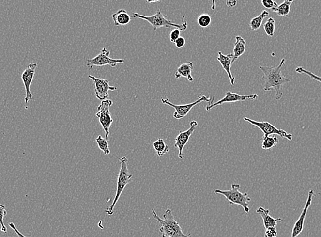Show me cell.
I'll list each match as a JSON object with an SVG mask.
<instances>
[{
	"instance_id": "cell-35",
	"label": "cell",
	"mask_w": 321,
	"mask_h": 237,
	"mask_svg": "<svg viewBox=\"0 0 321 237\" xmlns=\"http://www.w3.org/2000/svg\"><path fill=\"white\" fill-rule=\"evenodd\" d=\"M159 0H155V1H146V2L149 3V4H151V3H157L159 2Z\"/></svg>"
},
{
	"instance_id": "cell-10",
	"label": "cell",
	"mask_w": 321,
	"mask_h": 237,
	"mask_svg": "<svg viewBox=\"0 0 321 237\" xmlns=\"http://www.w3.org/2000/svg\"><path fill=\"white\" fill-rule=\"evenodd\" d=\"M259 96L256 94H252L250 95H240L237 93H233L232 92H227L226 93V96L222 99L214 103V96L212 98V101L209 103V104L206 107L207 111H210L213 108H215L218 106L224 104V103H235V102L245 101L246 100H257Z\"/></svg>"
},
{
	"instance_id": "cell-25",
	"label": "cell",
	"mask_w": 321,
	"mask_h": 237,
	"mask_svg": "<svg viewBox=\"0 0 321 237\" xmlns=\"http://www.w3.org/2000/svg\"><path fill=\"white\" fill-rule=\"evenodd\" d=\"M275 20L273 18H269L264 24V31L269 37H274V32H275Z\"/></svg>"
},
{
	"instance_id": "cell-5",
	"label": "cell",
	"mask_w": 321,
	"mask_h": 237,
	"mask_svg": "<svg viewBox=\"0 0 321 237\" xmlns=\"http://www.w3.org/2000/svg\"><path fill=\"white\" fill-rule=\"evenodd\" d=\"M240 185L238 183H233L232 184L230 190L223 191L220 190H214V192L216 194L222 195L225 197L226 199L229 202L230 205H239L242 207L245 212L246 214L249 213V203L251 201V198L248 196L247 193H241L239 191Z\"/></svg>"
},
{
	"instance_id": "cell-34",
	"label": "cell",
	"mask_w": 321,
	"mask_h": 237,
	"mask_svg": "<svg viewBox=\"0 0 321 237\" xmlns=\"http://www.w3.org/2000/svg\"><path fill=\"white\" fill-rule=\"evenodd\" d=\"M237 1H234V0H232V1H227L226 2V5H227L228 7L229 8H234L237 6Z\"/></svg>"
},
{
	"instance_id": "cell-2",
	"label": "cell",
	"mask_w": 321,
	"mask_h": 237,
	"mask_svg": "<svg viewBox=\"0 0 321 237\" xmlns=\"http://www.w3.org/2000/svg\"><path fill=\"white\" fill-rule=\"evenodd\" d=\"M153 218L155 219L159 225V232L162 237H190L191 234L186 235L183 232L182 228L180 226L179 222L176 221L173 215L172 211L168 208L164 215V219L156 213L155 210L152 208Z\"/></svg>"
},
{
	"instance_id": "cell-16",
	"label": "cell",
	"mask_w": 321,
	"mask_h": 237,
	"mask_svg": "<svg viewBox=\"0 0 321 237\" xmlns=\"http://www.w3.org/2000/svg\"><path fill=\"white\" fill-rule=\"evenodd\" d=\"M256 213H259L261 218H262L265 229L269 228V227H276L278 222L282 221V218H274L270 216V215H269L270 211L268 209H264L263 207H259L256 211Z\"/></svg>"
},
{
	"instance_id": "cell-11",
	"label": "cell",
	"mask_w": 321,
	"mask_h": 237,
	"mask_svg": "<svg viewBox=\"0 0 321 237\" xmlns=\"http://www.w3.org/2000/svg\"><path fill=\"white\" fill-rule=\"evenodd\" d=\"M90 79L92 80L94 83V92H95V96L100 101H105L109 98L108 92L109 91H115L117 90V88L114 86H111L109 85V81L107 79H101V78H96V77L88 76Z\"/></svg>"
},
{
	"instance_id": "cell-23",
	"label": "cell",
	"mask_w": 321,
	"mask_h": 237,
	"mask_svg": "<svg viewBox=\"0 0 321 237\" xmlns=\"http://www.w3.org/2000/svg\"><path fill=\"white\" fill-rule=\"evenodd\" d=\"M153 145V148L157 152V154L159 157H162L163 155L168 153L169 152L168 146L166 144L163 139L156 140Z\"/></svg>"
},
{
	"instance_id": "cell-27",
	"label": "cell",
	"mask_w": 321,
	"mask_h": 237,
	"mask_svg": "<svg viewBox=\"0 0 321 237\" xmlns=\"http://www.w3.org/2000/svg\"><path fill=\"white\" fill-rule=\"evenodd\" d=\"M7 215V211L4 205H0V224H1V230L3 233H7V228L4 224V218Z\"/></svg>"
},
{
	"instance_id": "cell-13",
	"label": "cell",
	"mask_w": 321,
	"mask_h": 237,
	"mask_svg": "<svg viewBox=\"0 0 321 237\" xmlns=\"http://www.w3.org/2000/svg\"><path fill=\"white\" fill-rule=\"evenodd\" d=\"M37 66V63H31V64H28L27 67L23 71L22 75H21V79H22L25 89H26L25 102H26V104L29 102L30 100L33 98V95L31 91V86L32 80L34 79L35 72H36Z\"/></svg>"
},
{
	"instance_id": "cell-26",
	"label": "cell",
	"mask_w": 321,
	"mask_h": 237,
	"mask_svg": "<svg viewBox=\"0 0 321 237\" xmlns=\"http://www.w3.org/2000/svg\"><path fill=\"white\" fill-rule=\"evenodd\" d=\"M198 24L202 28H208L211 23V16L208 14H202L197 19Z\"/></svg>"
},
{
	"instance_id": "cell-18",
	"label": "cell",
	"mask_w": 321,
	"mask_h": 237,
	"mask_svg": "<svg viewBox=\"0 0 321 237\" xmlns=\"http://www.w3.org/2000/svg\"><path fill=\"white\" fill-rule=\"evenodd\" d=\"M116 26H124L130 23L131 18L124 9H120L111 16Z\"/></svg>"
},
{
	"instance_id": "cell-33",
	"label": "cell",
	"mask_w": 321,
	"mask_h": 237,
	"mask_svg": "<svg viewBox=\"0 0 321 237\" xmlns=\"http://www.w3.org/2000/svg\"><path fill=\"white\" fill-rule=\"evenodd\" d=\"M8 225H9V226L11 227L12 229L14 230L15 233L16 234V235H18V237H27L25 236L24 235H23L22 233H20V232L19 231V230H18L17 228H16V226H15L14 223H10L9 224H8Z\"/></svg>"
},
{
	"instance_id": "cell-20",
	"label": "cell",
	"mask_w": 321,
	"mask_h": 237,
	"mask_svg": "<svg viewBox=\"0 0 321 237\" xmlns=\"http://www.w3.org/2000/svg\"><path fill=\"white\" fill-rule=\"evenodd\" d=\"M293 3L292 0H286L277 7L274 8L272 11L277 13L279 16H287L290 13L291 4Z\"/></svg>"
},
{
	"instance_id": "cell-19",
	"label": "cell",
	"mask_w": 321,
	"mask_h": 237,
	"mask_svg": "<svg viewBox=\"0 0 321 237\" xmlns=\"http://www.w3.org/2000/svg\"><path fill=\"white\" fill-rule=\"evenodd\" d=\"M246 41L244 38L240 36H237L236 37V42L234 43L233 49V61L232 63L237 61L239 57L242 56L245 51Z\"/></svg>"
},
{
	"instance_id": "cell-22",
	"label": "cell",
	"mask_w": 321,
	"mask_h": 237,
	"mask_svg": "<svg viewBox=\"0 0 321 237\" xmlns=\"http://www.w3.org/2000/svg\"><path fill=\"white\" fill-rule=\"evenodd\" d=\"M278 142V138L275 135L269 136H264L262 137V148L263 150L272 149L274 147L277 146Z\"/></svg>"
},
{
	"instance_id": "cell-24",
	"label": "cell",
	"mask_w": 321,
	"mask_h": 237,
	"mask_svg": "<svg viewBox=\"0 0 321 237\" xmlns=\"http://www.w3.org/2000/svg\"><path fill=\"white\" fill-rule=\"evenodd\" d=\"M96 142L97 143L99 149L104 152L105 155L110 154L109 144H108L107 140L106 138H103L101 136H99L96 138Z\"/></svg>"
},
{
	"instance_id": "cell-14",
	"label": "cell",
	"mask_w": 321,
	"mask_h": 237,
	"mask_svg": "<svg viewBox=\"0 0 321 237\" xmlns=\"http://www.w3.org/2000/svg\"><path fill=\"white\" fill-rule=\"evenodd\" d=\"M314 195H315V193H314V190H311L309 191L308 196H307V199L306 200L305 206H304V209H303L298 220L294 223L290 237H298L302 233L303 230H304V221H305L306 215H307V211H308L311 204H312V198H313Z\"/></svg>"
},
{
	"instance_id": "cell-1",
	"label": "cell",
	"mask_w": 321,
	"mask_h": 237,
	"mask_svg": "<svg viewBox=\"0 0 321 237\" xmlns=\"http://www.w3.org/2000/svg\"><path fill=\"white\" fill-rule=\"evenodd\" d=\"M286 60L283 58L277 66H260L259 68L263 73L262 81H263L264 91H270L274 90L275 92V99L279 101L283 95L284 85L290 82V79H288L282 75V67L285 64Z\"/></svg>"
},
{
	"instance_id": "cell-7",
	"label": "cell",
	"mask_w": 321,
	"mask_h": 237,
	"mask_svg": "<svg viewBox=\"0 0 321 237\" xmlns=\"http://www.w3.org/2000/svg\"><path fill=\"white\" fill-rule=\"evenodd\" d=\"M213 98V97H212ZM212 98H207V96L202 95V94L199 95V98H198L197 101L195 102H193V103H189V104L185 105H176L174 103H171L169 101V98H161V102L165 105H168L172 107L175 110L173 116L176 119L180 120L182 119L183 118L187 116L188 113H189V111H191V110L194 108V106H196V105L199 104L202 101H207L210 102L212 101Z\"/></svg>"
},
{
	"instance_id": "cell-12",
	"label": "cell",
	"mask_w": 321,
	"mask_h": 237,
	"mask_svg": "<svg viewBox=\"0 0 321 237\" xmlns=\"http://www.w3.org/2000/svg\"><path fill=\"white\" fill-rule=\"evenodd\" d=\"M198 122L196 121H192L191 122L190 127L185 131H180L179 134L175 138V144L174 147L179 149V158L181 159L184 158V155L183 153L184 146H186L188 142H189V138L192 133L195 131L196 127L198 126Z\"/></svg>"
},
{
	"instance_id": "cell-15",
	"label": "cell",
	"mask_w": 321,
	"mask_h": 237,
	"mask_svg": "<svg viewBox=\"0 0 321 237\" xmlns=\"http://www.w3.org/2000/svg\"><path fill=\"white\" fill-rule=\"evenodd\" d=\"M217 60L222 65L224 71L227 73L231 85L234 86L235 83V78L232 76V72H231V66H232V61H233V54L229 53V55H224L221 51H219Z\"/></svg>"
},
{
	"instance_id": "cell-30",
	"label": "cell",
	"mask_w": 321,
	"mask_h": 237,
	"mask_svg": "<svg viewBox=\"0 0 321 237\" xmlns=\"http://www.w3.org/2000/svg\"><path fill=\"white\" fill-rule=\"evenodd\" d=\"M180 37H181V31L177 29V28L173 30V31L171 32L170 34H169V40H170L171 43H175L176 40Z\"/></svg>"
},
{
	"instance_id": "cell-6",
	"label": "cell",
	"mask_w": 321,
	"mask_h": 237,
	"mask_svg": "<svg viewBox=\"0 0 321 237\" xmlns=\"http://www.w3.org/2000/svg\"><path fill=\"white\" fill-rule=\"evenodd\" d=\"M112 104L113 101L110 99L101 101V104L98 106V112L96 113V116L99 118L100 124L104 128L106 139L107 140L109 135V129L113 123V118L109 110Z\"/></svg>"
},
{
	"instance_id": "cell-32",
	"label": "cell",
	"mask_w": 321,
	"mask_h": 237,
	"mask_svg": "<svg viewBox=\"0 0 321 237\" xmlns=\"http://www.w3.org/2000/svg\"><path fill=\"white\" fill-rule=\"evenodd\" d=\"M174 44H175L176 48H178V49H181V48L183 47L184 45H185V39H184V38L181 37H181L176 40Z\"/></svg>"
},
{
	"instance_id": "cell-28",
	"label": "cell",
	"mask_w": 321,
	"mask_h": 237,
	"mask_svg": "<svg viewBox=\"0 0 321 237\" xmlns=\"http://www.w3.org/2000/svg\"><path fill=\"white\" fill-rule=\"evenodd\" d=\"M296 73L299 74H305L306 76L310 77V78L315 80V81H319L321 83V77L316 76L311 71H307L305 68L303 67H297L295 70Z\"/></svg>"
},
{
	"instance_id": "cell-9",
	"label": "cell",
	"mask_w": 321,
	"mask_h": 237,
	"mask_svg": "<svg viewBox=\"0 0 321 237\" xmlns=\"http://www.w3.org/2000/svg\"><path fill=\"white\" fill-rule=\"evenodd\" d=\"M110 51L106 48H103L101 52L94 58L87 61V67L88 69H92L94 66H104L109 65L111 67H116L117 64L124 63V60L113 59L109 57Z\"/></svg>"
},
{
	"instance_id": "cell-3",
	"label": "cell",
	"mask_w": 321,
	"mask_h": 237,
	"mask_svg": "<svg viewBox=\"0 0 321 237\" xmlns=\"http://www.w3.org/2000/svg\"><path fill=\"white\" fill-rule=\"evenodd\" d=\"M133 18L134 19H140L145 20V21L149 22L151 26H153V30L156 31L158 28H177L181 31H186L188 26L187 21L185 19V16H183L182 23L181 24H177V23L173 22L170 20L168 19L163 14L162 12L159 8H158L157 13L151 16H142V15L139 14V13H133Z\"/></svg>"
},
{
	"instance_id": "cell-8",
	"label": "cell",
	"mask_w": 321,
	"mask_h": 237,
	"mask_svg": "<svg viewBox=\"0 0 321 237\" xmlns=\"http://www.w3.org/2000/svg\"><path fill=\"white\" fill-rule=\"evenodd\" d=\"M244 120L259 128V129L263 132L264 136H272V135H275V136H279L282 137V138H286L289 141H291L293 138V136L291 133H288L283 129H279V128H276L275 126L270 124L268 122L256 121L254 120L249 119L247 117H244Z\"/></svg>"
},
{
	"instance_id": "cell-21",
	"label": "cell",
	"mask_w": 321,
	"mask_h": 237,
	"mask_svg": "<svg viewBox=\"0 0 321 237\" xmlns=\"http://www.w3.org/2000/svg\"><path fill=\"white\" fill-rule=\"evenodd\" d=\"M269 16V12L263 11L262 12V13H260V15H259V16H255V17L253 18V19L251 20L250 22L249 23V26H250L252 31H258V30L260 28V26H262L264 19Z\"/></svg>"
},
{
	"instance_id": "cell-31",
	"label": "cell",
	"mask_w": 321,
	"mask_h": 237,
	"mask_svg": "<svg viewBox=\"0 0 321 237\" xmlns=\"http://www.w3.org/2000/svg\"><path fill=\"white\" fill-rule=\"evenodd\" d=\"M277 231L275 227H269L265 230L264 237H277Z\"/></svg>"
},
{
	"instance_id": "cell-17",
	"label": "cell",
	"mask_w": 321,
	"mask_h": 237,
	"mask_svg": "<svg viewBox=\"0 0 321 237\" xmlns=\"http://www.w3.org/2000/svg\"><path fill=\"white\" fill-rule=\"evenodd\" d=\"M194 68V64L191 62L182 64L177 68L174 76L176 79H180L181 78H187L188 81L194 82V78L191 76V72Z\"/></svg>"
},
{
	"instance_id": "cell-4",
	"label": "cell",
	"mask_w": 321,
	"mask_h": 237,
	"mask_svg": "<svg viewBox=\"0 0 321 237\" xmlns=\"http://www.w3.org/2000/svg\"><path fill=\"white\" fill-rule=\"evenodd\" d=\"M119 158L120 163H121V168H120L119 177H118L116 196L114 197V201H113L111 206L108 207L107 209L106 210V213L109 215L114 214V210L116 203H118L119 198H121V194H122V191H124V188H125L126 185L130 183L131 178H133V174L129 173V169H128L127 158L126 157H122V158Z\"/></svg>"
},
{
	"instance_id": "cell-29",
	"label": "cell",
	"mask_w": 321,
	"mask_h": 237,
	"mask_svg": "<svg viewBox=\"0 0 321 237\" xmlns=\"http://www.w3.org/2000/svg\"><path fill=\"white\" fill-rule=\"evenodd\" d=\"M261 3L263 5L264 8L269 10L274 9V8H275L278 6L277 2L272 1V0H262V1H261Z\"/></svg>"
}]
</instances>
